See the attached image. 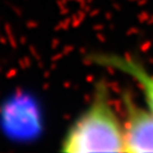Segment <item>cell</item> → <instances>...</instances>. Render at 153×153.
Returning a JSON list of instances; mask_svg holds the SVG:
<instances>
[{"label": "cell", "instance_id": "1", "mask_svg": "<svg viewBox=\"0 0 153 153\" xmlns=\"http://www.w3.org/2000/svg\"><path fill=\"white\" fill-rule=\"evenodd\" d=\"M61 151L125 152L124 123L112 105L104 82L97 84L91 103L67 131Z\"/></svg>", "mask_w": 153, "mask_h": 153}, {"label": "cell", "instance_id": "2", "mask_svg": "<svg viewBox=\"0 0 153 153\" xmlns=\"http://www.w3.org/2000/svg\"><path fill=\"white\" fill-rule=\"evenodd\" d=\"M125 152H153V112L138 105L129 92L123 94Z\"/></svg>", "mask_w": 153, "mask_h": 153}, {"label": "cell", "instance_id": "3", "mask_svg": "<svg viewBox=\"0 0 153 153\" xmlns=\"http://www.w3.org/2000/svg\"><path fill=\"white\" fill-rule=\"evenodd\" d=\"M92 60L95 64L115 68L133 77L141 86L146 108L153 112V74L137 60L117 55H94Z\"/></svg>", "mask_w": 153, "mask_h": 153}]
</instances>
